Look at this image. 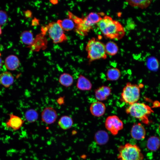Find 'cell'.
I'll list each match as a JSON object with an SVG mask.
<instances>
[{
  "label": "cell",
  "instance_id": "cell-19",
  "mask_svg": "<svg viewBox=\"0 0 160 160\" xmlns=\"http://www.w3.org/2000/svg\"><path fill=\"white\" fill-rule=\"evenodd\" d=\"M58 81L59 83L62 85L68 87L72 85L74 79L73 76L70 74L64 73L60 75Z\"/></svg>",
  "mask_w": 160,
  "mask_h": 160
},
{
  "label": "cell",
  "instance_id": "cell-13",
  "mask_svg": "<svg viewBox=\"0 0 160 160\" xmlns=\"http://www.w3.org/2000/svg\"><path fill=\"white\" fill-rule=\"evenodd\" d=\"M111 90L110 87L106 86H101L95 90V97L98 101L105 100L111 95Z\"/></svg>",
  "mask_w": 160,
  "mask_h": 160
},
{
  "label": "cell",
  "instance_id": "cell-32",
  "mask_svg": "<svg viewBox=\"0 0 160 160\" xmlns=\"http://www.w3.org/2000/svg\"><path fill=\"white\" fill-rule=\"evenodd\" d=\"M26 16H28V17H30L31 15V12L28 11V12H26Z\"/></svg>",
  "mask_w": 160,
  "mask_h": 160
},
{
  "label": "cell",
  "instance_id": "cell-25",
  "mask_svg": "<svg viewBox=\"0 0 160 160\" xmlns=\"http://www.w3.org/2000/svg\"><path fill=\"white\" fill-rule=\"evenodd\" d=\"M105 48L106 54L111 56H114L116 55L119 50L117 44L112 41L107 42L105 44Z\"/></svg>",
  "mask_w": 160,
  "mask_h": 160
},
{
  "label": "cell",
  "instance_id": "cell-20",
  "mask_svg": "<svg viewBox=\"0 0 160 160\" xmlns=\"http://www.w3.org/2000/svg\"><path fill=\"white\" fill-rule=\"evenodd\" d=\"M146 145L147 148L150 150L156 151L160 147V139L157 136H151L148 139Z\"/></svg>",
  "mask_w": 160,
  "mask_h": 160
},
{
  "label": "cell",
  "instance_id": "cell-14",
  "mask_svg": "<svg viewBox=\"0 0 160 160\" xmlns=\"http://www.w3.org/2000/svg\"><path fill=\"white\" fill-rule=\"evenodd\" d=\"M76 86L80 90L89 91L92 88V84L88 79L83 75L80 74L77 80Z\"/></svg>",
  "mask_w": 160,
  "mask_h": 160
},
{
  "label": "cell",
  "instance_id": "cell-28",
  "mask_svg": "<svg viewBox=\"0 0 160 160\" xmlns=\"http://www.w3.org/2000/svg\"><path fill=\"white\" fill-rule=\"evenodd\" d=\"M7 15L6 13L1 10H0V25L4 24L7 21Z\"/></svg>",
  "mask_w": 160,
  "mask_h": 160
},
{
  "label": "cell",
  "instance_id": "cell-6",
  "mask_svg": "<svg viewBox=\"0 0 160 160\" xmlns=\"http://www.w3.org/2000/svg\"><path fill=\"white\" fill-rule=\"evenodd\" d=\"M49 36L55 44L63 42L67 39L64 31L57 22H52L46 26Z\"/></svg>",
  "mask_w": 160,
  "mask_h": 160
},
{
  "label": "cell",
  "instance_id": "cell-30",
  "mask_svg": "<svg viewBox=\"0 0 160 160\" xmlns=\"http://www.w3.org/2000/svg\"><path fill=\"white\" fill-rule=\"evenodd\" d=\"M33 25H37L39 24L38 20L37 19H34L33 20Z\"/></svg>",
  "mask_w": 160,
  "mask_h": 160
},
{
  "label": "cell",
  "instance_id": "cell-35",
  "mask_svg": "<svg viewBox=\"0 0 160 160\" xmlns=\"http://www.w3.org/2000/svg\"><path fill=\"white\" fill-rule=\"evenodd\" d=\"M159 131L160 132V125H159Z\"/></svg>",
  "mask_w": 160,
  "mask_h": 160
},
{
  "label": "cell",
  "instance_id": "cell-2",
  "mask_svg": "<svg viewBox=\"0 0 160 160\" xmlns=\"http://www.w3.org/2000/svg\"><path fill=\"white\" fill-rule=\"evenodd\" d=\"M126 113L145 124L149 123L148 116L153 112L151 108L144 103L137 102L126 109Z\"/></svg>",
  "mask_w": 160,
  "mask_h": 160
},
{
  "label": "cell",
  "instance_id": "cell-9",
  "mask_svg": "<svg viewBox=\"0 0 160 160\" xmlns=\"http://www.w3.org/2000/svg\"><path fill=\"white\" fill-rule=\"evenodd\" d=\"M41 119L44 123L48 124L54 123L57 117L56 110L51 107H45L41 113Z\"/></svg>",
  "mask_w": 160,
  "mask_h": 160
},
{
  "label": "cell",
  "instance_id": "cell-24",
  "mask_svg": "<svg viewBox=\"0 0 160 160\" xmlns=\"http://www.w3.org/2000/svg\"><path fill=\"white\" fill-rule=\"evenodd\" d=\"M126 2L132 7H137L142 9L148 7L151 3V0H127Z\"/></svg>",
  "mask_w": 160,
  "mask_h": 160
},
{
  "label": "cell",
  "instance_id": "cell-18",
  "mask_svg": "<svg viewBox=\"0 0 160 160\" xmlns=\"http://www.w3.org/2000/svg\"><path fill=\"white\" fill-rule=\"evenodd\" d=\"M94 138L96 143L99 145H101L107 143L109 140V137L106 131L100 130L95 133Z\"/></svg>",
  "mask_w": 160,
  "mask_h": 160
},
{
  "label": "cell",
  "instance_id": "cell-7",
  "mask_svg": "<svg viewBox=\"0 0 160 160\" xmlns=\"http://www.w3.org/2000/svg\"><path fill=\"white\" fill-rule=\"evenodd\" d=\"M105 125L106 129L113 135H117L124 127L122 121L117 116L115 115L107 117L105 119Z\"/></svg>",
  "mask_w": 160,
  "mask_h": 160
},
{
  "label": "cell",
  "instance_id": "cell-33",
  "mask_svg": "<svg viewBox=\"0 0 160 160\" xmlns=\"http://www.w3.org/2000/svg\"><path fill=\"white\" fill-rule=\"evenodd\" d=\"M3 65V63L0 57V69L1 68Z\"/></svg>",
  "mask_w": 160,
  "mask_h": 160
},
{
  "label": "cell",
  "instance_id": "cell-12",
  "mask_svg": "<svg viewBox=\"0 0 160 160\" xmlns=\"http://www.w3.org/2000/svg\"><path fill=\"white\" fill-rule=\"evenodd\" d=\"M106 109L105 104L101 101H98L94 102L91 104L89 110L91 114L93 116L100 117L104 114Z\"/></svg>",
  "mask_w": 160,
  "mask_h": 160
},
{
  "label": "cell",
  "instance_id": "cell-5",
  "mask_svg": "<svg viewBox=\"0 0 160 160\" xmlns=\"http://www.w3.org/2000/svg\"><path fill=\"white\" fill-rule=\"evenodd\" d=\"M141 86L130 82L127 83L121 94V101L129 105L137 102L140 96Z\"/></svg>",
  "mask_w": 160,
  "mask_h": 160
},
{
  "label": "cell",
  "instance_id": "cell-22",
  "mask_svg": "<svg viewBox=\"0 0 160 160\" xmlns=\"http://www.w3.org/2000/svg\"><path fill=\"white\" fill-rule=\"evenodd\" d=\"M20 39L24 44L31 46L34 43L35 39L33 33L30 31H25L21 34Z\"/></svg>",
  "mask_w": 160,
  "mask_h": 160
},
{
  "label": "cell",
  "instance_id": "cell-15",
  "mask_svg": "<svg viewBox=\"0 0 160 160\" xmlns=\"http://www.w3.org/2000/svg\"><path fill=\"white\" fill-rule=\"evenodd\" d=\"M20 62L18 57L14 55H11L5 59L4 64L7 69L11 71L16 69L19 66Z\"/></svg>",
  "mask_w": 160,
  "mask_h": 160
},
{
  "label": "cell",
  "instance_id": "cell-4",
  "mask_svg": "<svg viewBox=\"0 0 160 160\" xmlns=\"http://www.w3.org/2000/svg\"><path fill=\"white\" fill-rule=\"evenodd\" d=\"M119 160H142L144 156L140 147L136 144L127 143L118 148Z\"/></svg>",
  "mask_w": 160,
  "mask_h": 160
},
{
  "label": "cell",
  "instance_id": "cell-31",
  "mask_svg": "<svg viewBox=\"0 0 160 160\" xmlns=\"http://www.w3.org/2000/svg\"><path fill=\"white\" fill-rule=\"evenodd\" d=\"M50 2L52 4L55 5L58 3V1L57 0H52L50 1Z\"/></svg>",
  "mask_w": 160,
  "mask_h": 160
},
{
  "label": "cell",
  "instance_id": "cell-3",
  "mask_svg": "<svg viewBox=\"0 0 160 160\" xmlns=\"http://www.w3.org/2000/svg\"><path fill=\"white\" fill-rule=\"evenodd\" d=\"M89 62L100 59H105L107 57L105 44L95 38H92L88 42L86 47Z\"/></svg>",
  "mask_w": 160,
  "mask_h": 160
},
{
  "label": "cell",
  "instance_id": "cell-29",
  "mask_svg": "<svg viewBox=\"0 0 160 160\" xmlns=\"http://www.w3.org/2000/svg\"><path fill=\"white\" fill-rule=\"evenodd\" d=\"M57 102L59 104H62L64 102V98L62 97L59 98L57 100Z\"/></svg>",
  "mask_w": 160,
  "mask_h": 160
},
{
  "label": "cell",
  "instance_id": "cell-21",
  "mask_svg": "<svg viewBox=\"0 0 160 160\" xmlns=\"http://www.w3.org/2000/svg\"><path fill=\"white\" fill-rule=\"evenodd\" d=\"M57 22L64 31H69L75 28V23L69 18L63 20H59Z\"/></svg>",
  "mask_w": 160,
  "mask_h": 160
},
{
  "label": "cell",
  "instance_id": "cell-16",
  "mask_svg": "<svg viewBox=\"0 0 160 160\" xmlns=\"http://www.w3.org/2000/svg\"><path fill=\"white\" fill-rule=\"evenodd\" d=\"M14 77L10 72H4L0 74V83L6 88H8L14 83Z\"/></svg>",
  "mask_w": 160,
  "mask_h": 160
},
{
  "label": "cell",
  "instance_id": "cell-11",
  "mask_svg": "<svg viewBox=\"0 0 160 160\" xmlns=\"http://www.w3.org/2000/svg\"><path fill=\"white\" fill-rule=\"evenodd\" d=\"M9 118L6 122L7 128L14 130L19 129L22 126L24 121L20 117L14 115L12 113L9 114Z\"/></svg>",
  "mask_w": 160,
  "mask_h": 160
},
{
  "label": "cell",
  "instance_id": "cell-34",
  "mask_svg": "<svg viewBox=\"0 0 160 160\" xmlns=\"http://www.w3.org/2000/svg\"><path fill=\"white\" fill-rule=\"evenodd\" d=\"M1 33H2V31H1V28L0 26V35L1 34Z\"/></svg>",
  "mask_w": 160,
  "mask_h": 160
},
{
  "label": "cell",
  "instance_id": "cell-10",
  "mask_svg": "<svg viewBox=\"0 0 160 160\" xmlns=\"http://www.w3.org/2000/svg\"><path fill=\"white\" fill-rule=\"evenodd\" d=\"M130 134L132 137L136 140H142L145 137V129L141 123H135L132 125L131 128Z\"/></svg>",
  "mask_w": 160,
  "mask_h": 160
},
{
  "label": "cell",
  "instance_id": "cell-1",
  "mask_svg": "<svg viewBox=\"0 0 160 160\" xmlns=\"http://www.w3.org/2000/svg\"><path fill=\"white\" fill-rule=\"evenodd\" d=\"M96 25L103 35L109 39L120 40L125 33L121 23L109 16L104 15Z\"/></svg>",
  "mask_w": 160,
  "mask_h": 160
},
{
  "label": "cell",
  "instance_id": "cell-23",
  "mask_svg": "<svg viewBox=\"0 0 160 160\" xmlns=\"http://www.w3.org/2000/svg\"><path fill=\"white\" fill-rule=\"evenodd\" d=\"M121 76L120 70L117 68H113L109 69L106 73L107 79L109 81L118 80Z\"/></svg>",
  "mask_w": 160,
  "mask_h": 160
},
{
  "label": "cell",
  "instance_id": "cell-26",
  "mask_svg": "<svg viewBox=\"0 0 160 160\" xmlns=\"http://www.w3.org/2000/svg\"><path fill=\"white\" fill-rule=\"evenodd\" d=\"M25 116V119L28 122L32 123L37 120L39 117V114L35 110L30 109L26 111Z\"/></svg>",
  "mask_w": 160,
  "mask_h": 160
},
{
  "label": "cell",
  "instance_id": "cell-8",
  "mask_svg": "<svg viewBox=\"0 0 160 160\" xmlns=\"http://www.w3.org/2000/svg\"><path fill=\"white\" fill-rule=\"evenodd\" d=\"M104 16L103 12H91L82 18V22L84 25L90 30Z\"/></svg>",
  "mask_w": 160,
  "mask_h": 160
},
{
  "label": "cell",
  "instance_id": "cell-17",
  "mask_svg": "<svg viewBox=\"0 0 160 160\" xmlns=\"http://www.w3.org/2000/svg\"><path fill=\"white\" fill-rule=\"evenodd\" d=\"M58 124L60 127L63 129L67 130L72 127L73 124V120L69 116L64 115L60 118Z\"/></svg>",
  "mask_w": 160,
  "mask_h": 160
},
{
  "label": "cell",
  "instance_id": "cell-27",
  "mask_svg": "<svg viewBox=\"0 0 160 160\" xmlns=\"http://www.w3.org/2000/svg\"><path fill=\"white\" fill-rule=\"evenodd\" d=\"M147 66L150 70L155 71L159 67V62L158 60L155 57H149L147 61Z\"/></svg>",
  "mask_w": 160,
  "mask_h": 160
}]
</instances>
